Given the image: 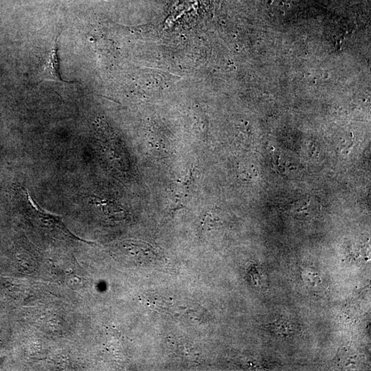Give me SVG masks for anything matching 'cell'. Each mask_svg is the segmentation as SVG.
<instances>
[{"label":"cell","mask_w":371,"mask_h":371,"mask_svg":"<svg viewBox=\"0 0 371 371\" xmlns=\"http://www.w3.org/2000/svg\"><path fill=\"white\" fill-rule=\"evenodd\" d=\"M23 201L28 212H29L30 218L34 220L36 223L38 224L41 227L46 228L50 230L58 231L62 234L67 237L82 240L74 235L71 234L70 232L66 229L64 224L61 221L59 216L54 215L53 214L48 213L39 208L37 203H35L32 199L31 196L28 195L27 192H24Z\"/></svg>","instance_id":"1"},{"label":"cell","mask_w":371,"mask_h":371,"mask_svg":"<svg viewBox=\"0 0 371 371\" xmlns=\"http://www.w3.org/2000/svg\"><path fill=\"white\" fill-rule=\"evenodd\" d=\"M59 35L56 37L55 40L52 43V48L49 52L46 61L37 69L34 75V79L36 82H53L56 83H67V84H74L75 82H65L62 80L59 73V58L57 55V43Z\"/></svg>","instance_id":"2"}]
</instances>
